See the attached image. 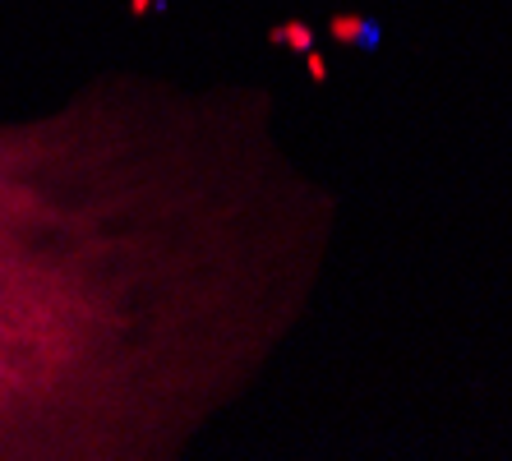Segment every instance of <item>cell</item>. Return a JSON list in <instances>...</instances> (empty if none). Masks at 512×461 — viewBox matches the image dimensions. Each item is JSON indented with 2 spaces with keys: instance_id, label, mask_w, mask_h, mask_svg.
Here are the masks:
<instances>
[{
  "instance_id": "cell-3",
  "label": "cell",
  "mask_w": 512,
  "mask_h": 461,
  "mask_svg": "<svg viewBox=\"0 0 512 461\" xmlns=\"http://www.w3.org/2000/svg\"><path fill=\"white\" fill-rule=\"evenodd\" d=\"M268 42L273 47H291V51H305L314 47V28L305 24V19H286V24H277V28H268Z\"/></svg>"
},
{
  "instance_id": "cell-5",
  "label": "cell",
  "mask_w": 512,
  "mask_h": 461,
  "mask_svg": "<svg viewBox=\"0 0 512 461\" xmlns=\"http://www.w3.org/2000/svg\"><path fill=\"white\" fill-rule=\"evenodd\" d=\"M134 10H139V14H143V10H148V0H134Z\"/></svg>"
},
{
  "instance_id": "cell-1",
  "label": "cell",
  "mask_w": 512,
  "mask_h": 461,
  "mask_svg": "<svg viewBox=\"0 0 512 461\" xmlns=\"http://www.w3.org/2000/svg\"><path fill=\"white\" fill-rule=\"evenodd\" d=\"M125 153L102 116L0 134V452L88 448L125 420Z\"/></svg>"
},
{
  "instance_id": "cell-2",
  "label": "cell",
  "mask_w": 512,
  "mask_h": 461,
  "mask_svg": "<svg viewBox=\"0 0 512 461\" xmlns=\"http://www.w3.org/2000/svg\"><path fill=\"white\" fill-rule=\"evenodd\" d=\"M328 33H333V42H342V47H370L374 37H379V28H374L365 14L342 10L328 19Z\"/></svg>"
},
{
  "instance_id": "cell-4",
  "label": "cell",
  "mask_w": 512,
  "mask_h": 461,
  "mask_svg": "<svg viewBox=\"0 0 512 461\" xmlns=\"http://www.w3.org/2000/svg\"><path fill=\"white\" fill-rule=\"evenodd\" d=\"M305 70H310L314 83H328V56H323L319 47H310L305 51Z\"/></svg>"
}]
</instances>
